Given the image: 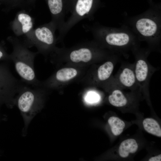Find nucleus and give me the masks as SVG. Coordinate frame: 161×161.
I'll list each match as a JSON object with an SVG mask.
<instances>
[{
	"mask_svg": "<svg viewBox=\"0 0 161 161\" xmlns=\"http://www.w3.org/2000/svg\"><path fill=\"white\" fill-rule=\"evenodd\" d=\"M10 61V54L7 52L4 47L0 44V61Z\"/></svg>",
	"mask_w": 161,
	"mask_h": 161,
	"instance_id": "obj_17",
	"label": "nucleus"
},
{
	"mask_svg": "<svg viewBox=\"0 0 161 161\" xmlns=\"http://www.w3.org/2000/svg\"><path fill=\"white\" fill-rule=\"evenodd\" d=\"M110 80L121 89L140 93L134 71V64L123 62L117 73Z\"/></svg>",
	"mask_w": 161,
	"mask_h": 161,
	"instance_id": "obj_8",
	"label": "nucleus"
},
{
	"mask_svg": "<svg viewBox=\"0 0 161 161\" xmlns=\"http://www.w3.org/2000/svg\"><path fill=\"white\" fill-rule=\"evenodd\" d=\"M41 86L33 87L24 83L15 99V105L23 116L26 127L42 107L43 92Z\"/></svg>",
	"mask_w": 161,
	"mask_h": 161,
	"instance_id": "obj_4",
	"label": "nucleus"
},
{
	"mask_svg": "<svg viewBox=\"0 0 161 161\" xmlns=\"http://www.w3.org/2000/svg\"><path fill=\"white\" fill-rule=\"evenodd\" d=\"M7 40L13 47V51L10 54V61L14 64L22 81L32 86H40L41 82L36 77L34 67L35 58L38 53L30 50L17 37L9 36Z\"/></svg>",
	"mask_w": 161,
	"mask_h": 161,
	"instance_id": "obj_3",
	"label": "nucleus"
},
{
	"mask_svg": "<svg viewBox=\"0 0 161 161\" xmlns=\"http://www.w3.org/2000/svg\"><path fill=\"white\" fill-rule=\"evenodd\" d=\"M45 0L51 13V21L55 24L59 31L65 22L66 0Z\"/></svg>",
	"mask_w": 161,
	"mask_h": 161,
	"instance_id": "obj_11",
	"label": "nucleus"
},
{
	"mask_svg": "<svg viewBox=\"0 0 161 161\" xmlns=\"http://www.w3.org/2000/svg\"><path fill=\"white\" fill-rule=\"evenodd\" d=\"M34 18L25 10L18 12L13 20L10 23V28L16 36L24 35L33 29Z\"/></svg>",
	"mask_w": 161,
	"mask_h": 161,
	"instance_id": "obj_10",
	"label": "nucleus"
},
{
	"mask_svg": "<svg viewBox=\"0 0 161 161\" xmlns=\"http://www.w3.org/2000/svg\"><path fill=\"white\" fill-rule=\"evenodd\" d=\"M77 74V70L74 68H64L59 69L56 72L54 78L58 82H65L74 78Z\"/></svg>",
	"mask_w": 161,
	"mask_h": 161,
	"instance_id": "obj_14",
	"label": "nucleus"
},
{
	"mask_svg": "<svg viewBox=\"0 0 161 161\" xmlns=\"http://www.w3.org/2000/svg\"><path fill=\"white\" fill-rule=\"evenodd\" d=\"M149 7L138 15L128 18L124 24L151 51L159 50L161 40V4L149 0Z\"/></svg>",
	"mask_w": 161,
	"mask_h": 161,
	"instance_id": "obj_1",
	"label": "nucleus"
},
{
	"mask_svg": "<svg viewBox=\"0 0 161 161\" xmlns=\"http://www.w3.org/2000/svg\"><path fill=\"white\" fill-rule=\"evenodd\" d=\"M26 0H0L8 10L16 8H24L27 7Z\"/></svg>",
	"mask_w": 161,
	"mask_h": 161,
	"instance_id": "obj_16",
	"label": "nucleus"
},
{
	"mask_svg": "<svg viewBox=\"0 0 161 161\" xmlns=\"http://www.w3.org/2000/svg\"><path fill=\"white\" fill-rule=\"evenodd\" d=\"M11 72L8 65L6 63L0 64V78Z\"/></svg>",
	"mask_w": 161,
	"mask_h": 161,
	"instance_id": "obj_19",
	"label": "nucleus"
},
{
	"mask_svg": "<svg viewBox=\"0 0 161 161\" xmlns=\"http://www.w3.org/2000/svg\"><path fill=\"white\" fill-rule=\"evenodd\" d=\"M101 4L100 0H76L70 11V16L59 31L57 40H61L73 27L82 19H92Z\"/></svg>",
	"mask_w": 161,
	"mask_h": 161,
	"instance_id": "obj_7",
	"label": "nucleus"
},
{
	"mask_svg": "<svg viewBox=\"0 0 161 161\" xmlns=\"http://www.w3.org/2000/svg\"><path fill=\"white\" fill-rule=\"evenodd\" d=\"M86 30L92 33L95 41L103 48L114 53L124 54L140 47V41L127 26L119 28L104 26L98 23L85 25Z\"/></svg>",
	"mask_w": 161,
	"mask_h": 161,
	"instance_id": "obj_2",
	"label": "nucleus"
},
{
	"mask_svg": "<svg viewBox=\"0 0 161 161\" xmlns=\"http://www.w3.org/2000/svg\"><path fill=\"white\" fill-rule=\"evenodd\" d=\"M151 51L148 48L137 47L132 51L135 59L134 71L140 93L148 95L150 80L157 68L149 63L148 57Z\"/></svg>",
	"mask_w": 161,
	"mask_h": 161,
	"instance_id": "obj_6",
	"label": "nucleus"
},
{
	"mask_svg": "<svg viewBox=\"0 0 161 161\" xmlns=\"http://www.w3.org/2000/svg\"><path fill=\"white\" fill-rule=\"evenodd\" d=\"M76 0H66V12H70Z\"/></svg>",
	"mask_w": 161,
	"mask_h": 161,
	"instance_id": "obj_20",
	"label": "nucleus"
},
{
	"mask_svg": "<svg viewBox=\"0 0 161 161\" xmlns=\"http://www.w3.org/2000/svg\"><path fill=\"white\" fill-rule=\"evenodd\" d=\"M1 4V2L0 1V5Z\"/></svg>",
	"mask_w": 161,
	"mask_h": 161,
	"instance_id": "obj_23",
	"label": "nucleus"
},
{
	"mask_svg": "<svg viewBox=\"0 0 161 161\" xmlns=\"http://www.w3.org/2000/svg\"><path fill=\"white\" fill-rule=\"evenodd\" d=\"M161 160V155L154 156L150 158L148 161H160Z\"/></svg>",
	"mask_w": 161,
	"mask_h": 161,
	"instance_id": "obj_22",
	"label": "nucleus"
},
{
	"mask_svg": "<svg viewBox=\"0 0 161 161\" xmlns=\"http://www.w3.org/2000/svg\"><path fill=\"white\" fill-rule=\"evenodd\" d=\"M100 99L99 96L97 93L91 92L87 94L86 97V100L90 103H94L98 102Z\"/></svg>",
	"mask_w": 161,
	"mask_h": 161,
	"instance_id": "obj_18",
	"label": "nucleus"
},
{
	"mask_svg": "<svg viewBox=\"0 0 161 161\" xmlns=\"http://www.w3.org/2000/svg\"><path fill=\"white\" fill-rule=\"evenodd\" d=\"M56 30L55 24L50 21L33 29L25 35L22 41L28 48L35 47L38 53L44 54L54 51L58 41L55 36Z\"/></svg>",
	"mask_w": 161,
	"mask_h": 161,
	"instance_id": "obj_5",
	"label": "nucleus"
},
{
	"mask_svg": "<svg viewBox=\"0 0 161 161\" xmlns=\"http://www.w3.org/2000/svg\"><path fill=\"white\" fill-rule=\"evenodd\" d=\"M143 125L144 129L148 133L159 137H161L160 127L155 119L151 118H146L143 121Z\"/></svg>",
	"mask_w": 161,
	"mask_h": 161,
	"instance_id": "obj_13",
	"label": "nucleus"
},
{
	"mask_svg": "<svg viewBox=\"0 0 161 161\" xmlns=\"http://www.w3.org/2000/svg\"><path fill=\"white\" fill-rule=\"evenodd\" d=\"M138 146L136 140L132 138L125 140L122 141L119 146L118 153L120 157L123 158L128 157L130 154L136 152Z\"/></svg>",
	"mask_w": 161,
	"mask_h": 161,
	"instance_id": "obj_12",
	"label": "nucleus"
},
{
	"mask_svg": "<svg viewBox=\"0 0 161 161\" xmlns=\"http://www.w3.org/2000/svg\"><path fill=\"white\" fill-rule=\"evenodd\" d=\"M108 122L110 127L112 133L116 136L120 134L125 126L124 122L116 117H110L108 119Z\"/></svg>",
	"mask_w": 161,
	"mask_h": 161,
	"instance_id": "obj_15",
	"label": "nucleus"
},
{
	"mask_svg": "<svg viewBox=\"0 0 161 161\" xmlns=\"http://www.w3.org/2000/svg\"><path fill=\"white\" fill-rule=\"evenodd\" d=\"M23 82L17 79L11 72L0 78V103L10 107L15 105V99Z\"/></svg>",
	"mask_w": 161,
	"mask_h": 161,
	"instance_id": "obj_9",
	"label": "nucleus"
},
{
	"mask_svg": "<svg viewBox=\"0 0 161 161\" xmlns=\"http://www.w3.org/2000/svg\"><path fill=\"white\" fill-rule=\"evenodd\" d=\"M36 0H26L27 7H34Z\"/></svg>",
	"mask_w": 161,
	"mask_h": 161,
	"instance_id": "obj_21",
	"label": "nucleus"
}]
</instances>
